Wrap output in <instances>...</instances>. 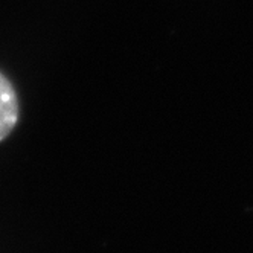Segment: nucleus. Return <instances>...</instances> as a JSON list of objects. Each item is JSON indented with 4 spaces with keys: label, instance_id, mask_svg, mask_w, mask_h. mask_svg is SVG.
I'll return each mask as SVG.
<instances>
[{
    "label": "nucleus",
    "instance_id": "f257e3e1",
    "mask_svg": "<svg viewBox=\"0 0 253 253\" xmlns=\"http://www.w3.org/2000/svg\"><path fill=\"white\" fill-rule=\"evenodd\" d=\"M19 121V98L11 81L0 72V142L5 140Z\"/></svg>",
    "mask_w": 253,
    "mask_h": 253
}]
</instances>
